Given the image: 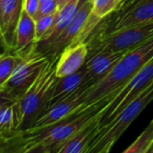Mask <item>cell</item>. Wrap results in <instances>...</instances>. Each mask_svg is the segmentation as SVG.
Returning <instances> with one entry per match:
<instances>
[{
  "mask_svg": "<svg viewBox=\"0 0 153 153\" xmlns=\"http://www.w3.org/2000/svg\"><path fill=\"white\" fill-rule=\"evenodd\" d=\"M121 89L105 96L95 103L80 108L76 114L48 127L15 131L11 136L1 140L4 152L58 153L61 147L84 126L103 117L107 107L117 97Z\"/></svg>",
  "mask_w": 153,
  "mask_h": 153,
  "instance_id": "obj_1",
  "label": "cell"
},
{
  "mask_svg": "<svg viewBox=\"0 0 153 153\" xmlns=\"http://www.w3.org/2000/svg\"><path fill=\"white\" fill-rule=\"evenodd\" d=\"M152 57L153 37L135 48L127 51L106 77L93 84L86 92L85 101L81 108L122 89Z\"/></svg>",
  "mask_w": 153,
  "mask_h": 153,
  "instance_id": "obj_2",
  "label": "cell"
},
{
  "mask_svg": "<svg viewBox=\"0 0 153 153\" xmlns=\"http://www.w3.org/2000/svg\"><path fill=\"white\" fill-rule=\"evenodd\" d=\"M58 57L49 60L33 84L14 105L15 131L30 128L39 115L46 108L58 78L56 74Z\"/></svg>",
  "mask_w": 153,
  "mask_h": 153,
  "instance_id": "obj_3",
  "label": "cell"
},
{
  "mask_svg": "<svg viewBox=\"0 0 153 153\" xmlns=\"http://www.w3.org/2000/svg\"><path fill=\"white\" fill-rule=\"evenodd\" d=\"M153 100V83L133 100L115 117L100 126L96 135L89 144L85 153H107Z\"/></svg>",
  "mask_w": 153,
  "mask_h": 153,
  "instance_id": "obj_4",
  "label": "cell"
},
{
  "mask_svg": "<svg viewBox=\"0 0 153 153\" xmlns=\"http://www.w3.org/2000/svg\"><path fill=\"white\" fill-rule=\"evenodd\" d=\"M151 22H153V0H122L117 10L95 26L87 39Z\"/></svg>",
  "mask_w": 153,
  "mask_h": 153,
  "instance_id": "obj_5",
  "label": "cell"
},
{
  "mask_svg": "<svg viewBox=\"0 0 153 153\" xmlns=\"http://www.w3.org/2000/svg\"><path fill=\"white\" fill-rule=\"evenodd\" d=\"M153 37V22L129 26L113 32L88 39L89 54L98 52H127Z\"/></svg>",
  "mask_w": 153,
  "mask_h": 153,
  "instance_id": "obj_6",
  "label": "cell"
},
{
  "mask_svg": "<svg viewBox=\"0 0 153 153\" xmlns=\"http://www.w3.org/2000/svg\"><path fill=\"white\" fill-rule=\"evenodd\" d=\"M92 8V0H82L75 15L66 28L55 39L48 41H38L35 52L54 59L60 56L65 48L73 44L83 30Z\"/></svg>",
  "mask_w": 153,
  "mask_h": 153,
  "instance_id": "obj_7",
  "label": "cell"
},
{
  "mask_svg": "<svg viewBox=\"0 0 153 153\" xmlns=\"http://www.w3.org/2000/svg\"><path fill=\"white\" fill-rule=\"evenodd\" d=\"M49 60L47 56L37 52L22 58L9 80L0 87V91L19 100L33 84Z\"/></svg>",
  "mask_w": 153,
  "mask_h": 153,
  "instance_id": "obj_8",
  "label": "cell"
},
{
  "mask_svg": "<svg viewBox=\"0 0 153 153\" xmlns=\"http://www.w3.org/2000/svg\"><path fill=\"white\" fill-rule=\"evenodd\" d=\"M153 83V57L126 84L107 107L100 126L109 121Z\"/></svg>",
  "mask_w": 153,
  "mask_h": 153,
  "instance_id": "obj_9",
  "label": "cell"
},
{
  "mask_svg": "<svg viewBox=\"0 0 153 153\" xmlns=\"http://www.w3.org/2000/svg\"><path fill=\"white\" fill-rule=\"evenodd\" d=\"M93 84L91 82L84 84L70 96L42 111L30 128L39 129L48 127L76 114L84 104L86 92Z\"/></svg>",
  "mask_w": 153,
  "mask_h": 153,
  "instance_id": "obj_10",
  "label": "cell"
},
{
  "mask_svg": "<svg viewBox=\"0 0 153 153\" xmlns=\"http://www.w3.org/2000/svg\"><path fill=\"white\" fill-rule=\"evenodd\" d=\"M24 0H0V33L4 52L12 53Z\"/></svg>",
  "mask_w": 153,
  "mask_h": 153,
  "instance_id": "obj_11",
  "label": "cell"
},
{
  "mask_svg": "<svg viewBox=\"0 0 153 153\" xmlns=\"http://www.w3.org/2000/svg\"><path fill=\"white\" fill-rule=\"evenodd\" d=\"M37 44L35 20L24 10L19 21L13 54L23 58L35 52Z\"/></svg>",
  "mask_w": 153,
  "mask_h": 153,
  "instance_id": "obj_12",
  "label": "cell"
},
{
  "mask_svg": "<svg viewBox=\"0 0 153 153\" xmlns=\"http://www.w3.org/2000/svg\"><path fill=\"white\" fill-rule=\"evenodd\" d=\"M89 54V47L86 42L71 44L60 54L56 74L58 78L69 75L79 71L85 64Z\"/></svg>",
  "mask_w": 153,
  "mask_h": 153,
  "instance_id": "obj_13",
  "label": "cell"
},
{
  "mask_svg": "<svg viewBox=\"0 0 153 153\" xmlns=\"http://www.w3.org/2000/svg\"><path fill=\"white\" fill-rule=\"evenodd\" d=\"M91 82H93L89 77V74L83 66L79 71L74 74H71L61 78H57L45 109L63 100L66 97L75 92L77 90H79L82 86Z\"/></svg>",
  "mask_w": 153,
  "mask_h": 153,
  "instance_id": "obj_14",
  "label": "cell"
},
{
  "mask_svg": "<svg viewBox=\"0 0 153 153\" xmlns=\"http://www.w3.org/2000/svg\"><path fill=\"white\" fill-rule=\"evenodd\" d=\"M126 52L104 51L88 56L83 65L91 80L97 83L106 77Z\"/></svg>",
  "mask_w": 153,
  "mask_h": 153,
  "instance_id": "obj_15",
  "label": "cell"
},
{
  "mask_svg": "<svg viewBox=\"0 0 153 153\" xmlns=\"http://www.w3.org/2000/svg\"><path fill=\"white\" fill-rule=\"evenodd\" d=\"M122 0H92V8L89 20L76 40L73 43L85 42L95 26L108 15L117 9Z\"/></svg>",
  "mask_w": 153,
  "mask_h": 153,
  "instance_id": "obj_16",
  "label": "cell"
},
{
  "mask_svg": "<svg viewBox=\"0 0 153 153\" xmlns=\"http://www.w3.org/2000/svg\"><path fill=\"white\" fill-rule=\"evenodd\" d=\"M101 119L102 117H99L81 129L61 147L58 153H85L87 147L97 134Z\"/></svg>",
  "mask_w": 153,
  "mask_h": 153,
  "instance_id": "obj_17",
  "label": "cell"
},
{
  "mask_svg": "<svg viewBox=\"0 0 153 153\" xmlns=\"http://www.w3.org/2000/svg\"><path fill=\"white\" fill-rule=\"evenodd\" d=\"M0 134L1 140H4L15 131L14 105L18 100L3 91H0Z\"/></svg>",
  "mask_w": 153,
  "mask_h": 153,
  "instance_id": "obj_18",
  "label": "cell"
},
{
  "mask_svg": "<svg viewBox=\"0 0 153 153\" xmlns=\"http://www.w3.org/2000/svg\"><path fill=\"white\" fill-rule=\"evenodd\" d=\"M81 1L82 0L72 1L60 8L54 24L47 32V34L43 37V39L39 41H48L58 36L66 28V26L70 23L74 16L75 15L76 12L79 9Z\"/></svg>",
  "mask_w": 153,
  "mask_h": 153,
  "instance_id": "obj_19",
  "label": "cell"
},
{
  "mask_svg": "<svg viewBox=\"0 0 153 153\" xmlns=\"http://www.w3.org/2000/svg\"><path fill=\"white\" fill-rule=\"evenodd\" d=\"M153 147V119L150 122L145 130L139 137L123 152L124 153H147Z\"/></svg>",
  "mask_w": 153,
  "mask_h": 153,
  "instance_id": "obj_20",
  "label": "cell"
},
{
  "mask_svg": "<svg viewBox=\"0 0 153 153\" xmlns=\"http://www.w3.org/2000/svg\"><path fill=\"white\" fill-rule=\"evenodd\" d=\"M22 57L9 52H4L0 57V87L9 80Z\"/></svg>",
  "mask_w": 153,
  "mask_h": 153,
  "instance_id": "obj_21",
  "label": "cell"
},
{
  "mask_svg": "<svg viewBox=\"0 0 153 153\" xmlns=\"http://www.w3.org/2000/svg\"><path fill=\"white\" fill-rule=\"evenodd\" d=\"M59 11V10H58ZM58 11L43 15L35 20L36 23V36H37V42L43 39V37L47 34V32L50 30L52 25L54 24L56 18L57 16Z\"/></svg>",
  "mask_w": 153,
  "mask_h": 153,
  "instance_id": "obj_22",
  "label": "cell"
},
{
  "mask_svg": "<svg viewBox=\"0 0 153 153\" xmlns=\"http://www.w3.org/2000/svg\"><path fill=\"white\" fill-rule=\"evenodd\" d=\"M58 10H59V6H58L57 0H43V1H40L39 10V13H38L36 19H38L43 15L55 13Z\"/></svg>",
  "mask_w": 153,
  "mask_h": 153,
  "instance_id": "obj_23",
  "label": "cell"
},
{
  "mask_svg": "<svg viewBox=\"0 0 153 153\" xmlns=\"http://www.w3.org/2000/svg\"><path fill=\"white\" fill-rule=\"evenodd\" d=\"M40 5V0H24V10L34 19L38 15Z\"/></svg>",
  "mask_w": 153,
  "mask_h": 153,
  "instance_id": "obj_24",
  "label": "cell"
},
{
  "mask_svg": "<svg viewBox=\"0 0 153 153\" xmlns=\"http://www.w3.org/2000/svg\"><path fill=\"white\" fill-rule=\"evenodd\" d=\"M72 1H74V0H62V2L59 4V9H60V8H62L63 6H65V4H67L68 3L72 2Z\"/></svg>",
  "mask_w": 153,
  "mask_h": 153,
  "instance_id": "obj_25",
  "label": "cell"
},
{
  "mask_svg": "<svg viewBox=\"0 0 153 153\" xmlns=\"http://www.w3.org/2000/svg\"><path fill=\"white\" fill-rule=\"evenodd\" d=\"M153 152V147H152V149L151 150V152Z\"/></svg>",
  "mask_w": 153,
  "mask_h": 153,
  "instance_id": "obj_26",
  "label": "cell"
},
{
  "mask_svg": "<svg viewBox=\"0 0 153 153\" xmlns=\"http://www.w3.org/2000/svg\"><path fill=\"white\" fill-rule=\"evenodd\" d=\"M40 1H43V0H40Z\"/></svg>",
  "mask_w": 153,
  "mask_h": 153,
  "instance_id": "obj_27",
  "label": "cell"
}]
</instances>
